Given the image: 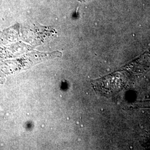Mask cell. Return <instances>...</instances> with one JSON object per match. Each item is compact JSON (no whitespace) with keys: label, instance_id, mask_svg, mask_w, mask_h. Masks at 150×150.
Wrapping results in <instances>:
<instances>
[{"label":"cell","instance_id":"2","mask_svg":"<svg viewBox=\"0 0 150 150\" xmlns=\"http://www.w3.org/2000/svg\"><path fill=\"white\" fill-rule=\"evenodd\" d=\"M19 29V24L5 30L4 32H0V42L5 43L15 40L18 36Z\"/></svg>","mask_w":150,"mask_h":150},{"label":"cell","instance_id":"1","mask_svg":"<svg viewBox=\"0 0 150 150\" xmlns=\"http://www.w3.org/2000/svg\"><path fill=\"white\" fill-rule=\"evenodd\" d=\"M23 32L26 33L25 35L31 34L32 43L40 44L43 42L46 38H49L54 35L55 31L52 27L43 26L35 22L30 26L25 27Z\"/></svg>","mask_w":150,"mask_h":150},{"label":"cell","instance_id":"3","mask_svg":"<svg viewBox=\"0 0 150 150\" xmlns=\"http://www.w3.org/2000/svg\"><path fill=\"white\" fill-rule=\"evenodd\" d=\"M149 105H150V103H149Z\"/></svg>","mask_w":150,"mask_h":150}]
</instances>
